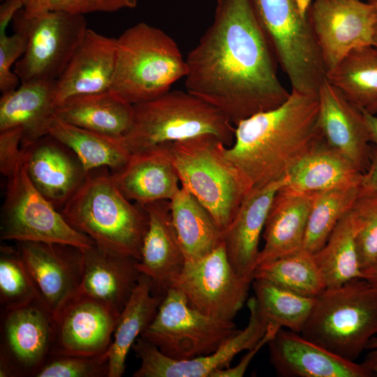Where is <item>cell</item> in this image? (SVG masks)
Here are the masks:
<instances>
[{
	"mask_svg": "<svg viewBox=\"0 0 377 377\" xmlns=\"http://www.w3.org/2000/svg\"><path fill=\"white\" fill-rule=\"evenodd\" d=\"M108 352L98 355H52L35 377H108Z\"/></svg>",
	"mask_w": 377,
	"mask_h": 377,
	"instance_id": "cell-40",
	"label": "cell"
},
{
	"mask_svg": "<svg viewBox=\"0 0 377 377\" xmlns=\"http://www.w3.org/2000/svg\"><path fill=\"white\" fill-rule=\"evenodd\" d=\"M187 72L175 41L163 30L138 23L117 38V60L110 90L134 105L156 98Z\"/></svg>",
	"mask_w": 377,
	"mask_h": 377,
	"instance_id": "cell-5",
	"label": "cell"
},
{
	"mask_svg": "<svg viewBox=\"0 0 377 377\" xmlns=\"http://www.w3.org/2000/svg\"><path fill=\"white\" fill-rule=\"evenodd\" d=\"M318 112V96L291 89L279 107L235 125L234 142L223 154L251 190L282 179L322 137Z\"/></svg>",
	"mask_w": 377,
	"mask_h": 377,
	"instance_id": "cell-2",
	"label": "cell"
},
{
	"mask_svg": "<svg viewBox=\"0 0 377 377\" xmlns=\"http://www.w3.org/2000/svg\"><path fill=\"white\" fill-rule=\"evenodd\" d=\"M163 299L154 294L150 279L142 274L114 330V339L108 350V377L123 376L130 349L154 319Z\"/></svg>",
	"mask_w": 377,
	"mask_h": 377,
	"instance_id": "cell-30",
	"label": "cell"
},
{
	"mask_svg": "<svg viewBox=\"0 0 377 377\" xmlns=\"http://www.w3.org/2000/svg\"><path fill=\"white\" fill-rule=\"evenodd\" d=\"M377 334V290L357 278L316 298L301 335L343 359L355 362Z\"/></svg>",
	"mask_w": 377,
	"mask_h": 377,
	"instance_id": "cell-6",
	"label": "cell"
},
{
	"mask_svg": "<svg viewBox=\"0 0 377 377\" xmlns=\"http://www.w3.org/2000/svg\"><path fill=\"white\" fill-rule=\"evenodd\" d=\"M281 328L277 325L269 323L267 330L259 341L242 357L235 367L216 370L211 377H242L244 375L249 364L258 351L274 338L278 330Z\"/></svg>",
	"mask_w": 377,
	"mask_h": 377,
	"instance_id": "cell-44",
	"label": "cell"
},
{
	"mask_svg": "<svg viewBox=\"0 0 377 377\" xmlns=\"http://www.w3.org/2000/svg\"><path fill=\"white\" fill-rule=\"evenodd\" d=\"M42 297L16 246L0 247V303L3 310L24 306Z\"/></svg>",
	"mask_w": 377,
	"mask_h": 377,
	"instance_id": "cell-38",
	"label": "cell"
},
{
	"mask_svg": "<svg viewBox=\"0 0 377 377\" xmlns=\"http://www.w3.org/2000/svg\"><path fill=\"white\" fill-rule=\"evenodd\" d=\"M249 318L246 326L238 330L214 353L189 360H175L163 354L151 342L138 337L132 346L140 366L133 377H211L216 370L230 367L239 353L255 346L265 334L269 323L260 313L255 297L247 302Z\"/></svg>",
	"mask_w": 377,
	"mask_h": 377,
	"instance_id": "cell-15",
	"label": "cell"
},
{
	"mask_svg": "<svg viewBox=\"0 0 377 377\" xmlns=\"http://www.w3.org/2000/svg\"><path fill=\"white\" fill-rule=\"evenodd\" d=\"M112 174L123 194L139 205L170 200L181 188L169 143L132 154L128 163Z\"/></svg>",
	"mask_w": 377,
	"mask_h": 377,
	"instance_id": "cell-24",
	"label": "cell"
},
{
	"mask_svg": "<svg viewBox=\"0 0 377 377\" xmlns=\"http://www.w3.org/2000/svg\"><path fill=\"white\" fill-rule=\"evenodd\" d=\"M16 244L51 311L80 288L83 248L61 243L17 242Z\"/></svg>",
	"mask_w": 377,
	"mask_h": 377,
	"instance_id": "cell-19",
	"label": "cell"
},
{
	"mask_svg": "<svg viewBox=\"0 0 377 377\" xmlns=\"http://www.w3.org/2000/svg\"><path fill=\"white\" fill-rule=\"evenodd\" d=\"M288 177L261 188L252 189L242 201L234 219L223 231V242L233 269L253 280L263 234L272 200Z\"/></svg>",
	"mask_w": 377,
	"mask_h": 377,
	"instance_id": "cell-23",
	"label": "cell"
},
{
	"mask_svg": "<svg viewBox=\"0 0 377 377\" xmlns=\"http://www.w3.org/2000/svg\"><path fill=\"white\" fill-rule=\"evenodd\" d=\"M366 110L371 114H377V103Z\"/></svg>",
	"mask_w": 377,
	"mask_h": 377,
	"instance_id": "cell-52",
	"label": "cell"
},
{
	"mask_svg": "<svg viewBox=\"0 0 377 377\" xmlns=\"http://www.w3.org/2000/svg\"><path fill=\"white\" fill-rule=\"evenodd\" d=\"M308 17L326 73L350 50L373 45L377 10L361 0H314Z\"/></svg>",
	"mask_w": 377,
	"mask_h": 377,
	"instance_id": "cell-16",
	"label": "cell"
},
{
	"mask_svg": "<svg viewBox=\"0 0 377 377\" xmlns=\"http://www.w3.org/2000/svg\"><path fill=\"white\" fill-rule=\"evenodd\" d=\"M373 45L377 48V20L374 27V36H373Z\"/></svg>",
	"mask_w": 377,
	"mask_h": 377,
	"instance_id": "cell-51",
	"label": "cell"
},
{
	"mask_svg": "<svg viewBox=\"0 0 377 377\" xmlns=\"http://www.w3.org/2000/svg\"><path fill=\"white\" fill-rule=\"evenodd\" d=\"M11 36L0 35V91L2 94L17 88L20 82L14 71L13 64L22 57L27 47L28 38L26 33L20 29H13Z\"/></svg>",
	"mask_w": 377,
	"mask_h": 377,
	"instance_id": "cell-42",
	"label": "cell"
},
{
	"mask_svg": "<svg viewBox=\"0 0 377 377\" xmlns=\"http://www.w3.org/2000/svg\"><path fill=\"white\" fill-rule=\"evenodd\" d=\"M80 288L120 313L138 284V260L105 251L96 244L83 248Z\"/></svg>",
	"mask_w": 377,
	"mask_h": 377,
	"instance_id": "cell-26",
	"label": "cell"
},
{
	"mask_svg": "<svg viewBox=\"0 0 377 377\" xmlns=\"http://www.w3.org/2000/svg\"><path fill=\"white\" fill-rule=\"evenodd\" d=\"M24 8L23 0H5L0 6V35L5 34L6 28L17 11Z\"/></svg>",
	"mask_w": 377,
	"mask_h": 377,
	"instance_id": "cell-45",
	"label": "cell"
},
{
	"mask_svg": "<svg viewBox=\"0 0 377 377\" xmlns=\"http://www.w3.org/2000/svg\"><path fill=\"white\" fill-rule=\"evenodd\" d=\"M292 89L318 95L326 69L311 27L310 0H251Z\"/></svg>",
	"mask_w": 377,
	"mask_h": 377,
	"instance_id": "cell-8",
	"label": "cell"
},
{
	"mask_svg": "<svg viewBox=\"0 0 377 377\" xmlns=\"http://www.w3.org/2000/svg\"><path fill=\"white\" fill-rule=\"evenodd\" d=\"M22 12L32 17L47 11H61L75 15L103 12L113 13L135 8L138 0H23Z\"/></svg>",
	"mask_w": 377,
	"mask_h": 377,
	"instance_id": "cell-41",
	"label": "cell"
},
{
	"mask_svg": "<svg viewBox=\"0 0 377 377\" xmlns=\"http://www.w3.org/2000/svg\"><path fill=\"white\" fill-rule=\"evenodd\" d=\"M253 280L239 274L228 258L223 242L209 254L186 260L171 288L200 313L232 320L242 308Z\"/></svg>",
	"mask_w": 377,
	"mask_h": 377,
	"instance_id": "cell-12",
	"label": "cell"
},
{
	"mask_svg": "<svg viewBox=\"0 0 377 377\" xmlns=\"http://www.w3.org/2000/svg\"><path fill=\"white\" fill-rule=\"evenodd\" d=\"M13 26L28 38L27 50L14 66L20 82L57 80L88 29L82 15L47 11L28 17L22 9L15 15Z\"/></svg>",
	"mask_w": 377,
	"mask_h": 377,
	"instance_id": "cell-10",
	"label": "cell"
},
{
	"mask_svg": "<svg viewBox=\"0 0 377 377\" xmlns=\"http://www.w3.org/2000/svg\"><path fill=\"white\" fill-rule=\"evenodd\" d=\"M360 188L361 184L316 194L308 219L303 249L315 253L323 246L335 226L351 207Z\"/></svg>",
	"mask_w": 377,
	"mask_h": 377,
	"instance_id": "cell-37",
	"label": "cell"
},
{
	"mask_svg": "<svg viewBox=\"0 0 377 377\" xmlns=\"http://www.w3.org/2000/svg\"><path fill=\"white\" fill-rule=\"evenodd\" d=\"M117 60V38L87 29L55 88L56 107L78 95L110 90Z\"/></svg>",
	"mask_w": 377,
	"mask_h": 377,
	"instance_id": "cell-22",
	"label": "cell"
},
{
	"mask_svg": "<svg viewBox=\"0 0 377 377\" xmlns=\"http://www.w3.org/2000/svg\"><path fill=\"white\" fill-rule=\"evenodd\" d=\"M133 107L132 124L124 136L131 154L205 134L215 135L226 147L234 142L235 126L230 119L186 90H170Z\"/></svg>",
	"mask_w": 377,
	"mask_h": 377,
	"instance_id": "cell-4",
	"label": "cell"
},
{
	"mask_svg": "<svg viewBox=\"0 0 377 377\" xmlns=\"http://www.w3.org/2000/svg\"><path fill=\"white\" fill-rule=\"evenodd\" d=\"M325 78L352 103L369 108L377 103V48L353 49L326 73Z\"/></svg>",
	"mask_w": 377,
	"mask_h": 377,
	"instance_id": "cell-33",
	"label": "cell"
},
{
	"mask_svg": "<svg viewBox=\"0 0 377 377\" xmlns=\"http://www.w3.org/2000/svg\"><path fill=\"white\" fill-rule=\"evenodd\" d=\"M361 186L377 189V156L372 155L369 168L362 174Z\"/></svg>",
	"mask_w": 377,
	"mask_h": 377,
	"instance_id": "cell-47",
	"label": "cell"
},
{
	"mask_svg": "<svg viewBox=\"0 0 377 377\" xmlns=\"http://www.w3.org/2000/svg\"><path fill=\"white\" fill-rule=\"evenodd\" d=\"M313 256L327 288L339 287L354 279H364L348 211L339 221L325 244L313 253Z\"/></svg>",
	"mask_w": 377,
	"mask_h": 377,
	"instance_id": "cell-34",
	"label": "cell"
},
{
	"mask_svg": "<svg viewBox=\"0 0 377 377\" xmlns=\"http://www.w3.org/2000/svg\"><path fill=\"white\" fill-rule=\"evenodd\" d=\"M267 345L271 364L279 376H372L360 364L343 359L290 330L280 328Z\"/></svg>",
	"mask_w": 377,
	"mask_h": 377,
	"instance_id": "cell-21",
	"label": "cell"
},
{
	"mask_svg": "<svg viewBox=\"0 0 377 377\" xmlns=\"http://www.w3.org/2000/svg\"><path fill=\"white\" fill-rule=\"evenodd\" d=\"M57 80L21 82L19 87L2 94L0 98V131L20 127L21 148L47 134L55 112Z\"/></svg>",
	"mask_w": 377,
	"mask_h": 377,
	"instance_id": "cell-27",
	"label": "cell"
},
{
	"mask_svg": "<svg viewBox=\"0 0 377 377\" xmlns=\"http://www.w3.org/2000/svg\"><path fill=\"white\" fill-rule=\"evenodd\" d=\"M318 99V124L323 138L364 173L371 164L372 149L361 109L326 78Z\"/></svg>",
	"mask_w": 377,
	"mask_h": 377,
	"instance_id": "cell-18",
	"label": "cell"
},
{
	"mask_svg": "<svg viewBox=\"0 0 377 377\" xmlns=\"http://www.w3.org/2000/svg\"><path fill=\"white\" fill-rule=\"evenodd\" d=\"M266 280L307 297H318L327 288L313 253L303 249L256 266L253 279Z\"/></svg>",
	"mask_w": 377,
	"mask_h": 377,
	"instance_id": "cell-35",
	"label": "cell"
},
{
	"mask_svg": "<svg viewBox=\"0 0 377 377\" xmlns=\"http://www.w3.org/2000/svg\"><path fill=\"white\" fill-rule=\"evenodd\" d=\"M23 130L15 127L0 131V172L6 177L22 163Z\"/></svg>",
	"mask_w": 377,
	"mask_h": 377,
	"instance_id": "cell-43",
	"label": "cell"
},
{
	"mask_svg": "<svg viewBox=\"0 0 377 377\" xmlns=\"http://www.w3.org/2000/svg\"><path fill=\"white\" fill-rule=\"evenodd\" d=\"M22 162L32 184L59 210L89 172L68 147L50 134L22 147Z\"/></svg>",
	"mask_w": 377,
	"mask_h": 377,
	"instance_id": "cell-17",
	"label": "cell"
},
{
	"mask_svg": "<svg viewBox=\"0 0 377 377\" xmlns=\"http://www.w3.org/2000/svg\"><path fill=\"white\" fill-rule=\"evenodd\" d=\"M140 205L147 214L148 228L137 266L150 279L154 294L164 297L182 273L186 258L172 223L170 200Z\"/></svg>",
	"mask_w": 377,
	"mask_h": 377,
	"instance_id": "cell-20",
	"label": "cell"
},
{
	"mask_svg": "<svg viewBox=\"0 0 377 377\" xmlns=\"http://www.w3.org/2000/svg\"><path fill=\"white\" fill-rule=\"evenodd\" d=\"M252 286L258 311L268 323L302 332L317 297L300 295L263 279H254Z\"/></svg>",
	"mask_w": 377,
	"mask_h": 377,
	"instance_id": "cell-36",
	"label": "cell"
},
{
	"mask_svg": "<svg viewBox=\"0 0 377 377\" xmlns=\"http://www.w3.org/2000/svg\"><path fill=\"white\" fill-rule=\"evenodd\" d=\"M47 134L68 147L87 172L107 168L114 173L131 156L124 138H114L73 125L60 119L55 114L50 121Z\"/></svg>",
	"mask_w": 377,
	"mask_h": 377,
	"instance_id": "cell-31",
	"label": "cell"
},
{
	"mask_svg": "<svg viewBox=\"0 0 377 377\" xmlns=\"http://www.w3.org/2000/svg\"><path fill=\"white\" fill-rule=\"evenodd\" d=\"M348 214L354 228L360 267L364 273L377 262V189L361 186Z\"/></svg>",
	"mask_w": 377,
	"mask_h": 377,
	"instance_id": "cell-39",
	"label": "cell"
},
{
	"mask_svg": "<svg viewBox=\"0 0 377 377\" xmlns=\"http://www.w3.org/2000/svg\"><path fill=\"white\" fill-rule=\"evenodd\" d=\"M274 57L251 0H216L212 23L186 58V90L235 126L288 98Z\"/></svg>",
	"mask_w": 377,
	"mask_h": 377,
	"instance_id": "cell-1",
	"label": "cell"
},
{
	"mask_svg": "<svg viewBox=\"0 0 377 377\" xmlns=\"http://www.w3.org/2000/svg\"><path fill=\"white\" fill-rule=\"evenodd\" d=\"M54 114L73 125L123 138L132 124L133 107L108 90L70 97L56 107Z\"/></svg>",
	"mask_w": 377,
	"mask_h": 377,
	"instance_id": "cell-29",
	"label": "cell"
},
{
	"mask_svg": "<svg viewBox=\"0 0 377 377\" xmlns=\"http://www.w3.org/2000/svg\"><path fill=\"white\" fill-rule=\"evenodd\" d=\"M362 172L321 137L288 174L286 186L303 193L359 185Z\"/></svg>",
	"mask_w": 377,
	"mask_h": 377,
	"instance_id": "cell-28",
	"label": "cell"
},
{
	"mask_svg": "<svg viewBox=\"0 0 377 377\" xmlns=\"http://www.w3.org/2000/svg\"><path fill=\"white\" fill-rule=\"evenodd\" d=\"M360 364L370 371L372 376L377 377V348L368 353Z\"/></svg>",
	"mask_w": 377,
	"mask_h": 377,
	"instance_id": "cell-48",
	"label": "cell"
},
{
	"mask_svg": "<svg viewBox=\"0 0 377 377\" xmlns=\"http://www.w3.org/2000/svg\"><path fill=\"white\" fill-rule=\"evenodd\" d=\"M316 193H303L283 186L276 193L265 223L264 246L257 265L302 249L309 213Z\"/></svg>",
	"mask_w": 377,
	"mask_h": 377,
	"instance_id": "cell-25",
	"label": "cell"
},
{
	"mask_svg": "<svg viewBox=\"0 0 377 377\" xmlns=\"http://www.w3.org/2000/svg\"><path fill=\"white\" fill-rule=\"evenodd\" d=\"M369 133L372 149V155L377 156V116L371 114L366 109L360 108Z\"/></svg>",
	"mask_w": 377,
	"mask_h": 377,
	"instance_id": "cell-46",
	"label": "cell"
},
{
	"mask_svg": "<svg viewBox=\"0 0 377 377\" xmlns=\"http://www.w3.org/2000/svg\"><path fill=\"white\" fill-rule=\"evenodd\" d=\"M224 147L221 140L211 134L169 143L181 186L210 212L222 231L232 223L251 191L226 158Z\"/></svg>",
	"mask_w": 377,
	"mask_h": 377,
	"instance_id": "cell-7",
	"label": "cell"
},
{
	"mask_svg": "<svg viewBox=\"0 0 377 377\" xmlns=\"http://www.w3.org/2000/svg\"><path fill=\"white\" fill-rule=\"evenodd\" d=\"M367 1L372 4L377 10V0H367Z\"/></svg>",
	"mask_w": 377,
	"mask_h": 377,
	"instance_id": "cell-53",
	"label": "cell"
},
{
	"mask_svg": "<svg viewBox=\"0 0 377 377\" xmlns=\"http://www.w3.org/2000/svg\"><path fill=\"white\" fill-rule=\"evenodd\" d=\"M119 314L80 288L52 311L49 355L94 356L108 352Z\"/></svg>",
	"mask_w": 377,
	"mask_h": 377,
	"instance_id": "cell-13",
	"label": "cell"
},
{
	"mask_svg": "<svg viewBox=\"0 0 377 377\" xmlns=\"http://www.w3.org/2000/svg\"><path fill=\"white\" fill-rule=\"evenodd\" d=\"M7 178L1 212V240L61 243L87 248L95 243L73 228L34 187L22 162Z\"/></svg>",
	"mask_w": 377,
	"mask_h": 377,
	"instance_id": "cell-9",
	"label": "cell"
},
{
	"mask_svg": "<svg viewBox=\"0 0 377 377\" xmlns=\"http://www.w3.org/2000/svg\"><path fill=\"white\" fill-rule=\"evenodd\" d=\"M377 348V336H374L369 341L367 349H373Z\"/></svg>",
	"mask_w": 377,
	"mask_h": 377,
	"instance_id": "cell-50",
	"label": "cell"
},
{
	"mask_svg": "<svg viewBox=\"0 0 377 377\" xmlns=\"http://www.w3.org/2000/svg\"><path fill=\"white\" fill-rule=\"evenodd\" d=\"M237 330L232 320L200 313L180 291L170 288L140 337L172 359L189 360L214 353Z\"/></svg>",
	"mask_w": 377,
	"mask_h": 377,
	"instance_id": "cell-11",
	"label": "cell"
},
{
	"mask_svg": "<svg viewBox=\"0 0 377 377\" xmlns=\"http://www.w3.org/2000/svg\"><path fill=\"white\" fill-rule=\"evenodd\" d=\"M364 279L377 290V262L370 269L364 272Z\"/></svg>",
	"mask_w": 377,
	"mask_h": 377,
	"instance_id": "cell-49",
	"label": "cell"
},
{
	"mask_svg": "<svg viewBox=\"0 0 377 377\" xmlns=\"http://www.w3.org/2000/svg\"><path fill=\"white\" fill-rule=\"evenodd\" d=\"M107 168L89 172L73 197L59 210L66 221L99 248L128 255L139 261L148 228L143 207L120 191Z\"/></svg>",
	"mask_w": 377,
	"mask_h": 377,
	"instance_id": "cell-3",
	"label": "cell"
},
{
	"mask_svg": "<svg viewBox=\"0 0 377 377\" xmlns=\"http://www.w3.org/2000/svg\"><path fill=\"white\" fill-rule=\"evenodd\" d=\"M52 311L40 297L3 310L0 325V376L35 377L50 354Z\"/></svg>",
	"mask_w": 377,
	"mask_h": 377,
	"instance_id": "cell-14",
	"label": "cell"
},
{
	"mask_svg": "<svg viewBox=\"0 0 377 377\" xmlns=\"http://www.w3.org/2000/svg\"><path fill=\"white\" fill-rule=\"evenodd\" d=\"M172 223L186 260L202 258L223 243V231L210 212L186 188L170 200Z\"/></svg>",
	"mask_w": 377,
	"mask_h": 377,
	"instance_id": "cell-32",
	"label": "cell"
}]
</instances>
